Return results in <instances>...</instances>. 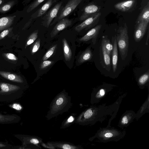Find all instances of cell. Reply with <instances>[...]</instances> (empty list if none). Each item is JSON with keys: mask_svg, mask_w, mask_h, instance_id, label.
I'll use <instances>...</instances> for the list:
<instances>
[{"mask_svg": "<svg viewBox=\"0 0 149 149\" xmlns=\"http://www.w3.org/2000/svg\"><path fill=\"white\" fill-rule=\"evenodd\" d=\"M72 104L71 97L65 91L59 93L50 105L46 118L49 120L68 111Z\"/></svg>", "mask_w": 149, "mask_h": 149, "instance_id": "cell-1", "label": "cell"}, {"mask_svg": "<svg viewBox=\"0 0 149 149\" xmlns=\"http://www.w3.org/2000/svg\"><path fill=\"white\" fill-rule=\"evenodd\" d=\"M127 29L126 24L125 23L124 27L120 28L118 30L119 34L116 40L120 54L123 60L127 56L128 49L129 41Z\"/></svg>", "mask_w": 149, "mask_h": 149, "instance_id": "cell-2", "label": "cell"}, {"mask_svg": "<svg viewBox=\"0 0 149 149\" xmlns=\"http://www.w3.org/2000/svg\"><path fill=\"white\" fill-rule=\"evenodd\" d=\"M0 101L12 100L19 96L14 94L20 88L19 87L6 83H0Z\"/></svg>", "mask_w": 149, "mask_h": 149, "instance_id": "cell-3", "label": "cell"}, {"mask_svg": "<svg viewBox=\"0 0 149 149\" xmlns=\"http://www.w3.org/2000/svg\"><path fill=\"white\" fill-rule=\"evenodd\" d=\"M82 0H69L62 9L60 14L54 19L50 26L67 17L72 13Z\"/></svg>", "mask_w": 149, "mask_h": 149, "instance_id": "cell-4", "label": "cell"}, {"mask_svg": "<svg viewBox=\"0 0 149 149\" xmlns=\"http://www.w3.org/2000/svg\"><path fill=\"white\" fill-rule=\"evenodd\" d=\"M100 12L86 19L74 28L75 31L79 32L85 29H89L96 25L98 22L101 15Z\"/></svg>", "mask_w": 149, "mask_h": 149, "instance_id": "cell-5", "label": "cell"}, {"mask_svg": "<svg viewBox=\"0 0 149 149\" xmlns=\"http://www.w3.org/2000/svg\"><path fill=\"white\" fill-rule=\"evenodd\" d=\"M62 3L61 1L57 3L42 18V24L43 26L47 28L49 26L52 22L57 16Z\"/></svg>", "mask_w": 149, "mask_h": 149, "instance_id": "cell-6", "label": "cell"}, {"mask_svg": "<svg viewBox=\"0 0 149 149\" xmlns=\"http://www.w3.org/2000/svg\"><path fill=\"white\" fill-rule=\"evenodd\" d=\"M45 148L54 149L62 148L64 149H78L81 148L79 146H75L72 143L67 142L52 141L48 142L44 145Z\"/></svg>", "mask_w": 149, "mask_h": 149, "instance_id": "cell-7", "label": "cell"}, {"mask_svg": "<svg viewBox=\"0 0 149 149\" xmlns=\"http://www.w3.org/2000/svg\"><path fill=\"white\" fill-rule=\"evenodd\" d=\"M100 6L90 3L84 7L83 12L79 19L81 21L84 20L92 15L100 12Z\"/></svg>", "mask_w": 149, "mask_h": 149, "instance_id": "cell-8", "label": "cell"}, {"mask_svg": "<svg viewBox=\"0 0 149 149\" xmlns=\"http://www.w3.org/2000/svg\"><path fill=\"white\" fill-rule=\"evenodd\" d=\"M72 24V21L70 19L65 18L62 19L54 27L50 33L51 37L56 36L59 32L70 26Z\"/></svg>", "mask_w": 149, "mask_h": 149, "instance_id": "cell-9", "label": "cell"}, {"mask_svg": "<svg viewBox=\"0 0 149 149\" xmlns=\"http://www.w3.org/2000/svg\"><path fill=\"white\" fill-rule=\"evenodd\" d=\"M149 22L143 21L139 22L135 30L134 37L137 42L140 41L144 35Z\"/></svg>", "mask_w": 149, "mask_h": 149, "instance_id": "cell-10", "label": "cell"}, {"mask_svg": "<svg viewBox=\"0 0 149 149\" xmlns=\"http://www.w3.org/2000/svg\"><path fill=\"white\" fill-rule=\"evenodd\" d=\"M102 25H97L89 31L86 34L80 38L79 40L81 42H86L91 39L95 40L100 30Z\"/></svg>", "mask_w": 149, "mask_h": 149, "instance_id": "cell-11", "label": "cell"}, {"mask_svg": "<svg viewBox=\"0 0 149 149\" xmlns=\"http://www.w3.org/2000/svg\"><path fill=\"white\" fill-rule=\"evenodd\" d=\"M135 0H127L119 2L114 5V8L122 12L128 11L133 7Z\"/></svg>", "mask_w": 149, "mask_h": 149, "instance_id": "cell-12", "label": "cell"}, {"mask_svg": "<svg viewBox=\"0 0 149 149\" xmlns=\"http://www.w3.org/2000/svg\"><path fill=\"white\" fill-rule=\"evenodd\" d=\"M57 0H48L32 16L33 19L37 18L44 15Z\"/></svg>", "mask_w": 149, "mask_h": 149, "instance_id": "cell-13", "label": "cell"}, {"mask_svg": "<svg viewBox=\"0 0 149 149\" xmlns=\"http://www.w3.org/2000/svg\"><path fill=\"white\" fill-rule=\"evenodd\" d=\"M22 139L24 145L25 146L27 144H31L35 145L40 148H41L39 145L42 142V139L39 137L25 135L22 137Z\"/></svg>", "mask_w": 149, "mask_h": 149, "instance_id": "cell-14", "label": "cell"}, {"mask_svg": "<svg viewBox=\"0 0 149 149\" xmlns=\"http://www.w3.org/2000/svg\"><path fill=\"white\" fill-rule=\"evenodd\" d=\"M0 75L3 77L8 80L14 82L22 83L23 81L19 76L9 72L0 71Z\"/></svg>", "mask_w": 149, "mask_h": 149, "instance_id": "cell-15", "label": "cell"}, {"mask_svg": "<svg viewBox=\"0 0 149 149\" xmlns=\"http://www.w3.org/2000/svg\"><path fill=\"white\" fill-rule=\"evenodd\" d=\"M19 117L16 115H4L0 114V123H11L18 122Z\"/></svg>", "mask_w": 149, "mask_h": 149, "instance_id": "cell-16", "label": "cell"}, {"mask_svg": "<svg viewBox=\"0 0 149 149\" xmlns=\"http://www.w3.org/2000/svg\"><path fill=\"white\" fill-rule=\"evenodd\" d=\"M15 17V15L9 16L0 18V31L10 26Z\"/></svg>", "mask_w": 149, "mask_h": 149, "instance_id": "cell-17", "label": "cell"}, {"mask_svg": "<svg viewBox=\"0 0 149 149\" xmlns=\"http://www.w3.org/2000/svg\"><path fill=\"white\" fill-rule=\"evenodd\" d=\"M112 55V63L113 70L114 72H115L117 68L118 60L117 44L116 39L115 40L114 42Z\"/></svg>", "mask_w": 149, "mask_h": 149, "instance_id": "cell-18", "label": "cell"}, {"mask_svg": "<svg viewBox=\"0 0 149 149\" xmlns=\"http://www.w3.org/2000/svg\"><path fill=\"white\" fill-rule=\"evenodd\" d=\"M63 53L65 58L66 61H69L71 60L72 56L71 50L67 40L65 38L62 40Z\"/></svg>", "mask_w": 149, "mask_h": 149, "instance_id": "cell-19", "label": "cell"}, {"mask_svg": "<svg viewBox=\"0 0 149 149\" xmlns=\"http://www.w3.org/2000/svg\"><path fill=\"white\" fill-rule=\"evenodd\" d=\"M138 22L143 21L149 22V2L143 8L138 19Z\"/></svg>", "mask_w": 149, "mask_h": 149, "instance_id": "cell-20", "label": "cell"}, {"mask_svg": "<svg viewBox=\"0 0 149 149\" xmlns=\"http://www.w3.org/2000/svg\"><path fill=\"white\" fill-rule=\"evenodd\" d=\"M93 54L91 50L89 48L87 49L80 56L78 62L80 63H82L91 59Z\"/></svg>", "mask_w": 149, "mask_h": 149, "instance_id": "cell-21", "label": "cell"}, {"mask_svg": "<svg viewBox=\"0 0 149 149\" xmlns=\"http://www.w3.org/2000/svg\"><path fill=\"white\" fill-rule=\"evenodd\" d=\"M76 114L75 113L71 114L62 123L61 128L65 129L70 126L73 123H74L75 119Z\"/></svg>", "mask_w": 149, "mask_h": 149, "instance_id": "cell-22", "label": "cell"}, {"mask_svg": "<svg viewBox=\"0 0 149 149\" xmlns=\"http://www.w3.org/2000/svg\"><path fill=\"white\" fill-rule=\"evenodd\" d=\"M14 1H10L0 7V13H4L8 11L14 5Z\"/></svg>", "mask_w": 149, "mask_h": 149, "instance_id": "cell-23", "label": "cell"}, {"mask_svg": "<svg viewBox=\"0 0 149 149\" xmlns=\"http://www.w3.org/2000/svg\"><path fill=\"white\" fill-rule=\"evenodd\" d=\"M102 47L104 63L107 65H109L110 64V54H108L104 45L102 43Z\"/></svg>", "mask_w": 149, "mask_h": 149, "instance_id": "cell-24", "label": "cell"}, {"mask_svg": "<svg viewBox=\"0 0 149 149\" xmlns=\"http://www.w3.org/2000/svg\"><path fill=\"white\" fill-rule=\"evenodd\" d=\"M102 43L104 45V47L109 54L113 50V46L111 43L109 39H104L103 40Z\"/></svg>", "mask_w": 149, "mask_h": 149, "instance_id": "cell-25", "label": "cell"}, {"mask_svg": "<svg viewBox=\"0 0 149 149\" xmlns=\"http://www.w3.org/2000/svg\"><path fill=\"white\" fill-rule=\"evenodd\" d=\"M38 30L32 33L29 37L26 45L27 47L33 43L38 37Z\"/></svg>", "mask_w": 149, "mask_h": 149, "instance_id": "cell-26", "label": "cell"}, {"mask_svg": "<svg viewBox=\"0 0 149 149\" xmlns=\"http://www.w3.org/2000/svg\"><path fill=\"white\" fill-rule=\"evenodd\" d=\"M56 45H54L46 52L42 58L43 61L47 60L52 56L54 52Z\"/></svg>", "mask_w": 149, "mask_h": 149, "instance_id": "cell-27", "label": "cell"}, {"mask_svg": "<svg viewBox=\"0 0 149 149\" xmlns=\"http://www.w3.org/2000/svg\"><path fill=\"white\" fill-rule=\"evenodd\" d=\"M45 0H35L29 6L28 8L27 12L29 13L37 7L41 3Z\"/></svg>", "mask_w": 149, "mask_h": 149, "instance_id": "cell-28", "label": "cell"}, {"mask_svg": "<svg viewBox=\"0 0 149 149\" xmlns=\"http://www.w3.org/2000/svg\"><path fill=\"white\" fill-rule=\"evenodd\" d=\"M148 79L149 72H148L139 78V82L140 84H144L147 82Z\"/></svg>", "mask_w": 149, "mask_h": 149, "instance_id": "cell-29", "label": "cell"}, {"mask_svg": "<svg viewBox=\"0 0 149 149\" xmlns=\"http://www.w3.org/2000/svg\"><path fill=\"white\" fill-rule=\"evenodd\" d=\"M40 46V40L38 39L33 45L31 51L32 54H34L39 49Z\"/></svg>", "mask_w": 149, "mask_h": 149, "instance_id": "cell-30", "label": "cell"}, {"mask_svg": "<svg viewBox=\"0 0 149 149\" xmlns=\"http://www.w3.org/2000/svg\"><path fill=\"white\" fill-rule=\"evenodd\" d=\"M54 63V61H43L41 64L40 68L41 69H44L51 65Z\"/></svg>", "mask_w": 149, "mask_h": 149, "instance_id": "cell-31", "label": "cell"}, {"mask_svg": "<svg viewBox=\"0 0 149 149\" xmlns=\"http://www.w3.org/2000/svg\"><path fill=\"white\" fill-rule=\"evenodd\" d=\"M6 57L10 60H16L17 59V58L13 54L8 53L5 54Z\"/></svg>", "mask_w": 149, "mask_h": 149, "instance_id": "cell-32", "label": "cell"}, {"mask_svg": "<svg viewBox=\"0 0 149 149\" xmlns=\"http://www.w3.org/2000/svg\"><path fill=\"white\" fill-rule=\"evenodd\" d=\"M9 29H7L5 30L2 32L0 33V40L3 39L7 36L9 33Z\"/></svg>", "mask_w": 149, "mask_h": 149, "instance_id": "cell-33", "label": "cell"}, {"mask_svg": "<svg viewBox=\"0 0 149 149\" xmlns=\"http://www.w3.org/2000/svg\"><path fill=\"white\" fill-rule=\"evenodd\" d=\"M12 107L17 110H20L22 109V107L19 104L15 103L13 104Z\"/></svg>", "mask_w": 149, "mask_h": 149, "instance_id": "cell-34", "label": "cell"}, {"mask_svg": "<svg viewBox=\"0 0 149 149\" xmlns=\"http://www.w3.org/2000/svg\"><path fill=\"white\" fill-rule=\"evenodd\" d=\"M10 147L9 145L0 143V148H9Z\"/></svg>", "mask_w": 149, "mask_h": 149, "instance_id": "cell-35", "label": "cell"}, {"mask_svg": "<svg viewBox=\"0 0 149 149\" xmlns=\"http://www.w3.org/2000/svg\"><path fill=\"white\" fill-rule=\"evenodd\" d=\"M128 118L126 116H124L122 119L121 122L123 124H127L128 123Z\"/></svg>", "mask_w": 149, "mask_h": 149, "instance_id": "cell-36", "label": "cell"}, {"mask_svg": "<svg viewBox=\"0 0 149 149\" xmlns=\"http://www.w3.org/2000/svg\"><path fill=\"white\" fill-rule=\"evenodd\" d=\"M113 134L111 133H107L104 134V136L106 137L109 138L113 136Z\"/></svg>", "mask_w": 149, "mask_h": 149, "instance_id": "cell-37", "label": "cell"}, {"mask_svg": "<svg viewBox=\"0 0 149 149\" xmlns=\"http://www.w3.org/2000/svg\"><path fill=\"white\" fill-rule=\"evenodd\" d=\"M99 93L101 96L104 95L105 94V91L103 89H101L99 91Z\"/></svg>", "mask_w": 149, "mask_h": 149, "instance_id": "cell-38", "label": "cell"}, {"mask_svg": "<svg viewBox=\"0 0 149 149\" xmlns=\"http://www.w3.org/2000/svg\"><path fill=\"white\" fill-rule=\"evenodd\" d=\"M31 0H25V3H28L29 1H30Z\"/></svg>", "mask_w": 149, "mask_h": 149, "instance_id": "cell-39", "label": "cell"}, {"mask_svg": "<svg viewBox=\"0 0 149 149\" xmlns=\"http://www.w3.org/2000/svg\"><path fill=\"white\" fill-rule=\"evenodd\" d=\"M2 0H0V5L2 3Z\"/></svg>", "mask_w": 149, "mask_h": 149, "instance_id": "cell-40", "label": "cell"}]
</instances>
